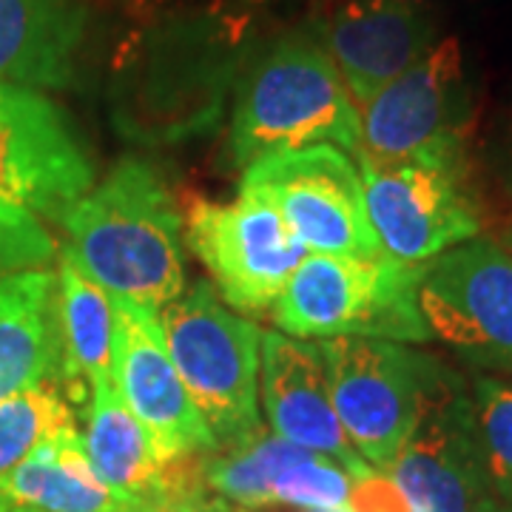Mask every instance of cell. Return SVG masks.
Returning a JSON list of instances; mask_svg holds the SVG:
<instances>
[{"instance_id":"cell-1","label":"cell","mask_w":512,"mask_h":512,"mask_svg":"<svg viewBox=\"0 0 512 512\" xmlns=\"http://www.w3.org/2000/svg\"><path fill=\"white\" fill-rule=\"evenodd\" d=\"M256 37V23L194 6L134 18L111 57L114 131L146 148L217 131Z\"/></svg>"},{"instance_id":"cell-2","label":"cell","mask_w":512,"mask_h":512,"mask_svg":"<svg viewBox=\"0 0 512 512\" xmlns=\"http://www.w3.org/2000/svg\"><path fill=\"white\" fill-rule=\"evenodd\" d=\"M63 228V254L111 299L160 313L185 291L183 217L146 160H120L63 217Z\"/></svg>"},{"instance_id":"cell-3","label":"cell","mask_w":512,"mask_h":512,"mask_svg":"<svg viewBox=\"0 0 512 512\" xmlns=\"http://www.w3.org/2000/svg\"><path fill=\"white\" fill-rule=\"evenodd\" d=\"M330 143L362 151V117L313 29H293L248 57L237 80L228 151L248 165L293 148Z\"/></svg>"},{"instance_id":"cell-4","label":"cell","mask_w":512,"mask_h":512,"mask_svg":"<svg viewBox=\"0 0 512 512\" xmlns=\"http://www.w3.org/2000/svg\"><path fill=\"white\" fill-rule=\"evenodd\" d=\"M424 265L390 254H308L274 302V325L293 339H433L419 308Z\"/></svg>"},{"instance_id":"cell-5","label":"cell","mask_w":512,"mask_h":512,"mask_svg":"<svg viewBox=\"0 0 512 512\" xmlns=\"http://www.w3.org/2000/svg\"><path fill=\"white\" fill-rule=\"evenodd\" d=\"M160 322L168 353L217 447L254 436L265 330L228 311L202 279L165 305Z\"/></svg>"},{"instance_id":"cell-6","label":"cell","mask_w":512,"mask_h":512,"mask_svg":"<svg viewBox=\"0 0 512 512\" xmlns=\"http://www.w3.org/2000/svg\"><path fill=\"white\" fill-rule=\"evenodd\" d=\"M319 348L350 447L370 467L387 473L450 370L387 339L339 336L322 339Z\"/></svg>"},{"instance_id":"cell-7","label":"cell","mask_w":512,"mask_h":512,"mask_svg":"<svg viewBox=\"0 0 512 512\" xmlns=\"http://www.w3.org/2000/svg\"><path fill=\"white\" fill-rule=\"evenodd\" d=\"M362 117L359 163H464L473 128V89L456 37L387 83Z\"/></svg>"},{"instance_id":"cell-8","label":"cell","mask_w":512,"mask_h":512,"mask_svg":"<svg viewBox=\"0 0 512 512\" xmlns=\"http://www.w3.org/2000/svg\"><path fill=\"white\" fill-rule=\"evenodd\" d=\"M242 194L271 202L308 254L376 256L362 171L339 146L276 151L245 168Z\"/></svg>"},{"instance_id":"cell-9","label":"cell","mask_w":512,"mask_h":512,"mask_svg":"<svg viewBox=\"0 0 512 512\" xmlns=\"http://www.w3.org/2000/svg\"><path fill=\"white\" fill-rule=\"evenodd\" d=\"M183 234L222 299L245 313L274 308L288 279L308 256L291 225L271 202L239 194L234 202L191 197L185 205Z\"/></svg>"},{"instance_id":"cell-10","label":"cell","mask_w":512,"mask_h":512,"mask_svg":"<svg viewBox=\"0 0 512 512\" xmlns=\"http://www.w3.org/2000/svg\"><path fill=\"white\" fill-rule=\"evenodd\" d=\"M419 308L467 362L512 373V254L498 242L476 237L424 262Z\"/></svg>"},{"instance_id":"cell-11","label":"cell","mask_w":512,"mask_h":512,"mask_svg":"<svg viewBox=\"0 0 512 512\" xmlns=\"http://www.w3.org/2000/svg\"><path fill=\"white\" fill-rule=\"evenodd\" d=\"M362 165L370 225L384 254L424 265L470 242L481 214L464 163Z\"/></svg>"},{"instance_id":"cell-12","label":"cell","mask_w":512,"mask_h":512,"mask_svg":"<svg viewBox=\"0 0 512 512\" xmlns=\"http://www.w3.org/2000/svg\"><path fill=\"white\" fill-rule=\"evenodd\" d=\"M92 188V157L66 111L43 92L0 86V200L63 222Z\"/></svg>"},{"instance_id":"cell-13","label":"cell","mask_w":512,"mask_h":512,"mask_svg":"<svg viewBox=\"0 0 512 512\" xmlns=\"http://www.w3.org/2000/svg\"><path fill=\"white\" fill-rule=\"evenodd\" d=\"M111 308V379L128 410L146 427L157 456L168 464L217 450V441L168 353L160 313L128 299H111Z\"/></svg>"},{"instance_id":"cell-14","label":"cell","mask_w":512,"mask_h":512,"mask_svg":"<svg viewBox=\"0 0 512 512\" xmlns=\"http://www.w3.org/2000/svg\"><path fill=\"white\" fill-rule=\"evenodd\" d=\"M387 476L399 484L410 512H481L490 501L470 399L453 373L427 399L413 436Z\"/></svg>"},{"instance_id":"cell-15","label":"cell","mask_w":512,"mask_h":512,"mask_svg":"<svg viewBox=\"0 0 512 512\" xmlns=\"http://www.w3.org/2000/svg\"><path fill=\"white\" fill-rule=\"evenodd\" d=\"M202 481L217 498L242 510L285 504L305 512L348 507L353 484L348 470L333 458L262 430L225 444L222 453L214 450L202 461Z\"/></svg>"},{"instance_id":"cell-16","label":"cell","mask_w":512,"mask_h":512,"mask_svg":"<svg viewBox=\"0 0 512 512\" xmlns=\"http://www.w3.org/2000/svg\"><path fill=\"white\" fill-rule=\"evenodd\" d=\"M311 29L336 63L356 109L439 43L433 12L402 0H342L313 18Z\"/></svg>"},{"instance_id":"cell-17","label":"cell","mask_w":512,"mask_h":512,"mask_svg":"<svg viewBox=\"0 0 512 512\" xmlns=\"http://www.w3.org/2000/svg\"><path fill=\"white\" fill-rule=\"evenodd\" d=\"M262 404L279 439L333 458L350 478L367 467L339 424L319 342L285 333L262 336Z\"/></svg>"},{"instance_id":"cell-18","label":"cell","mask_w":512,"mask_h":512,"mask_svg":"<svg viewBox=\"0 0 512 512\" xmlns=\"http://www.w3.org/2000/svg\"><path fill=\"white\" fill-rule=\"evenodd\" d=\"M37 384L63 387L60 282L49 268L0 274V402Z\"/></svg>"},{"instance_id":"cell-19","label":"cell","mask_w":512,"mask_h":512,"mask_svg":"<svg viewBox=\"0 0 512 512\" xmlns=\"http://www.w3.org/2000/svg\"><path fill=\"white\" fill-rule=\"evenodd\" d=\"M86 26V0H0V86H69Z\"/></svg>"},{"instance_id":"cell-20","label":"cell","mask_w":512,"mask_h":512,"mask_svg":"<svg viewBox=\"0 0 512 512\" xmlns=\"http://www.w3.org/2000/svg\"><path fill=\"white\" fill-rule=\"evenodd\" d=\"M83 444L94 473L114 493L120 512L157 510L165 490V461L114 382L92 387Z\"/></svg>"},{"instance_id":"cell-21","label":"cell","mask_w":512,"mask_h":512,"mask_svg":"<svg viewBox=\"0 0 512 512\" xmlns=\"http://www.w3.org/2000/svg\"><path fill=\"white\" fill-rule=\"evenodd\" d=\"M12 507L32 512H120V504L94 473L77 424L37 444L12 473L0 478Z\"/></svg>"},{"instance_id":"cell-22","label":"cell","mask_w":512,"mask_h":512,"mask_svg":"<svg viewBox=\"0 0 512 512\" xmlns=\"http://www.w3.org/2000/svg\"><path fill=\"white\" fill-rule=\"evenodd\" d=\"M60 328H63V390L72 404L86 390L111 379L114 365V308L111 296L83 274L69 256L60 259Z\"/></svg>"},{"instance_id":"cell-23","label":"cell","mask_w":512,"mask_h":512,"mask_svg":"<svg viewBox=\"0 0 512 512\" xmlns=\"http://www.w3.org/2000/svg\"><path fill=\"white\" fill-rule=\"evenodd\" d=\"M77 424L60 384H37L0 402V478L12 473L37 444Z\"/></svg>"},{"instance_id":"cell-24","label":"cell","mask_w":512,"mask_h":512,"mask_svg":"<svg viewBox=\"0 0 512 512\" xmlns=\"http://www.w3.org/2000/svg\"><path fill=\"white\" fill-rule=\"evenodd\" d=\"M470 419L487 481L512 504V382L478 376L470 396Z\"/></svg>"},{"instance_id":"cell-25","label":"cell","mask_w":512,"mask_h":512,"mask_svg":"<svg viewBox=\"0 0 512 512\" xmlns=\"http://www.w3.org/2000/svg\"><path fill=\"white\" fill-rule=\"evenodd\" d=\"M57 242L32 211L0 200V274L46 268Z\"/></svg>"},{"instance_id":"cell-26","label":"cell","mask_w":512,"mask_h":512,"mask_svg":"<svg viewBox=\"0 0 512 512\" xmlns=\"http://www.w3.org/2000/svg\"><path fill=\"white\" fill-rule=\"evenodd\" d=\"M299 0H126L131 18H146L154 12L165 9H180V6H194V9H208L217 15L248 20V23H262L268 15H276L279 9H288Z\"/></svg>"},{"instance_id":"cell-27","label":"cell","mask_w":512,"mask_h":512,"mask_svg":"<svg viewBox=\"0 0 512 512\" xmlns=\"http://www.w3.org/2000/svg\"><path fill=\"white\" fill-rule=\"evenodd\" d=\"M350 512H410L402 490L393 478L367 464L362 473L353 476L348 498Z\"/></svg>"},{"instance_id":"cell-28","label":"cell","mask_w":512,"mask_h":512,"mask_svg":"<svg viewBox=\"0 0 512 512\" xmlns=\"http://www.w3.org/2000/svg\"><path fill=\"white\" fill-rule=\"evenodd\" d=\"M504 177H507V188L512 194V131L507 137V148H504Z\"/></svg>"},{"instance_id":"cell-29","label":"cell","mask_w":512,"mask_h":512,"mask_svg":"<svg viewBox=\"0 0 512 512\" xmlns=\"http://www.w3.org/2000/svg\"><path fill=\"white\" fill-rule=\"evenodd\" d=\"M342 0H313V18H319V15H325L330 9H336Z\"/></svg>"},{"instance_id":"cell-30","label":"cell","mask_w":512,"mask_h":512,"mask_svg":"<svg viewBox=\"0 0 512 512\" xmlns=\"http://www.w3.org/2000/svg\"><path fill=\"white\" fill-rule=\"evenodd\" d=\"M217 512H265V510H242V507H234V504H228V501L217 498Z\"/></svg>"},{"instance_id":"cell-31","label":"cell","mask_w":512,"mask_h":512,"mask_svg":"<svg viewBox=\"0 0 512 512\" xmlns=\"http://www.w3.org/2000/svg\"><path fill=\"white\" fill-rule=\"evenodd\" d=\"M481 512H512V504H495V501H487Z\"/></svg>"},{"instance_id":"cell-32","label":"cell","mask_w":512,"mask_h":512,"mask_svg":"<svg viewBox=\"0 0 512 512\" xmlns=\"http://www.w3.org/2000/svg\"><path fill=\"white\" fill-rule=\"evenodd\" d=\"M402 3H413V6H424V9H433L436 3H444V0H402Z\"/></svg>"},{"instance_id":"cell-33","label":"cell","mask_w":512,"mask_h":512,"mask_svg":"<svg viewBox=\"0 0 512 512\" xmlns=\"http://www.w3.org/2000/svg\"><path fill=\"white\" fill-rule=\"evenodd\" d=\"M0 512H15V507H12V501L6 498V495L0 493Z\"/></svg>"},{"instance_id":"cell-34","label":"cell","mask_w":512,"mask_h":512,"mask_svg":"<svg viewBox=\"0 0 512 512\" xmlns=\"http://www.w3.org/2000/svg\"><path fill=\"white\" fill-rule=\"evenodd\" d=\"M319 512H350L348 507H339V510H319Z\"/></svg>"},{"instance_id":"cell-35","label":"cell","mask_w":512,"mask_h":512,"mask_svg":"<svg viewBox=\"0 0 512 512\" xmlns=\"http://www.w3.org/2000/svg\"><path fill=\"white\" fill-rule=\"evenodd\" d=\"M15 512H32V510H18V507H15Z\"/></svg>"}]
</instances>
